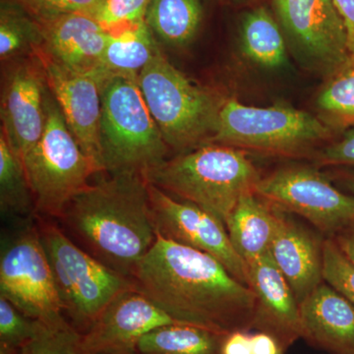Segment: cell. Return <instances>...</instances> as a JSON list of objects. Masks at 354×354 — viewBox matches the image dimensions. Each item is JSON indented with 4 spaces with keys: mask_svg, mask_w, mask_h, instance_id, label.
<instances>
[{
    "mask_svg": "<svg viewBox=\"0 0 354 354\" xmlns=\"http://www.w3.org/2000/svg\"><path fill=\"white\" fill-rule=\"evenodd\" d=\"M46 74V82L84 153L100 174L104 172L100 148L102 88L104 77L99 73L68 68L48 57L41 48L36 51Z\"/></svg>",
    "mask_w": 354,
    "mask_h": 354,
    "instance_id": "obj_14",
    "label": "cell"
},
{
    "mask_svg": "<svg viewBox=\"0 0 354 354\" xmlns=\"http://www.w3.org/2000/svg\"><path fill=\"white\" fill-rule=\"evenodd\" d=\"M145 21L124 28L122 32H111V38L102 60L104 76H131L138 78L156 53L160 50Z\"/></svg>",
    "mask_w": 354,
    "mask_h": 354,
    "instance_id": "obj_21",
    "label": "cell"
},
{
    "mask_svg": "<svg viewBox=\"0 0 354 354\" xmlns=\"http://www.w3.org/2000/svg\"><path fill=\"white\" fill-rule=\"evenodd\" d=\"M137 81L165 143L176 155L211 143L225 97L192 82L160 50Z\"/></svg>",
    "mask_w": 354,
    "mask_h": 354,
    "instance_id": "obj_4",
    "label": "cell"
},
{
    "mask_svg": "<svg viewBox=\"0 0 354 354\" xmlns=\"http://www.w3.org/2000/svg\"><path fill=\"white\" fill-rule=\"evenodd\" d=\"M261 178L246 151L215 143L177 153L145 174L147 183L201 207L225 225L242 195L255 191Z\"/></svg>",
    "mask_w": 354,
    "mask_h": 354,
    "instance_id": "obj_3",
    "label": "cell"
},
{
    "mask_svg": "<svg viewBox=\"0 0 354 354\" xmlns=\"http://www.w3.org/2000/svg\"><path fill=\"white\" fill-rule=\"evenodd\" d=\"M131 278L137 290L178 322L223 335L252 329L253 290L209 254L157 232Z\"/></svg>",
    "mask_w": 354,
    "mask_h": 354,
    "instance_id": "obj_1",
    "label": "cell"
},
{
    "mask_svg": "<svg viewBox=\"0 0 354 354\" xmlns=\"http://www.w3.org/2000/svg\"><path fill=\"white\" fill-rule=\"evenodd\" d=\"M323 279L354 306V264L328 237L324 241Z\"/></svg>",
    "mask_w": 354,
    "mask_h": 354,
    "instance_id": "obj_30",
    "label": "cell"
},
{
    "mask_svg": "<svg viewBox=\"0 0 354 354\" xmlns=\"http://www.w3.org/2000/svg\"><path fill=\"white\" fill-rule=\"evenodd\" d=\"M39 22L66 14L80 13L92 17L101 0H15Z\"/></svg>",
    "mask_w": 354,
    "mask_h": 354,
    "instance_id": "obj_32",
    "label": "cell"
},
{
    "mask_svg": "<svg viewBox=\"0 0 354 354\" xmlns=\"http://www.w3.org/2000/svg\"><path fill=\"white\" fill-rule=\"evenodd\" d=\"M225 335L189 324H171L151 330L137 344L139 354H221Z\"/></svg>",
    "mask_w": 354,
    "mask_h": 354,
    "instance_id": "obj_23",
    "label": "cell"
},
{
    "mask_svg": "<svg viewBox=\"0 0 354 354\" xmlns=\"http://www.w3.org/2000/svg\"><path fill=\"white\" fill-rule=\"evenodd\" d=\"M221 354H251V335L246 330H236L225 335Z\"/></svg>",
    "mask_w": 354,
    "mask_h": 354,
    "instance_id": "obj_34",
    "label": "cell"
},
{
    "mask_svg": "<svg viewBox=\"0 0 354 354\" xmlns=\"http://www.w3.org/2000/svg\"><path fill=\"white\" fill-rule=\"evenodd\" d=\"M255 295L252 329L271 335L283 351L302 337L299 304L270 253L248 264Z\"/></svg>",
    "mask_w": 354,
    "mask_h": 354,
    "instance_id": "obj_16",
    "label": "cell"
},
{
    "mask_svg": "<svg viewBox=\"0 0 354 354\" xmlns=\"http://www.w3.org/2000/svg\"><path fill=\"white\" fill-rule=\"evenodd\" d=\"M46 74L36 53L10 60L1 88V131L16 155L24 160L46 127Z\"/></svg>",
    "mask_w": 354,
    "mask_h": 354,
    "instance_id": "obj_13",
    "label": "cell"
},
{
    "mask_svg": "<svg viewBox=\"0 0 354 354\" xmlns=\"http://www.w3.org/2000/svg\"><path fill=\"white\" fill-rule=\"evenodd\" d=\"M39 23L43 31L41 48L48 57L68 68L104 76L102 55L111 32L97 20L74 13Z\"/></svg>",
    "mask_w": 354,
    "mask_h": 354,
    "instance_id": "obj_18",
    "label": "cell"
},
{
    "mask_svg": "<svg viewBox=\"0 0 354 354\" xmlns=\"http://www.w3.org/2000/svg\"><path fill=\"white\" fill-rule=\"evenodd\" d=\"M0 208L6 216H29L35 208L34 196L24 164L0 131Z\"/></svg>",
    "mask_w": 354,
    "mask_h": 354,
    "instance_id": "obj_27",
    "label": "cell"
},
{
    "mask_svg": "<svg viewBox=\"0 0 354 354\" xmlns=\"http://www.w3.org/2000/svg\"><path fill=\"white\" fill-rule=\"evenodd\" d=\"M241 46L251 62L265 68H279L286 62L283 32L265 7H258L246 14L242 22Z\"/></svg>",
    "mask_w": 354,
    "mask_h": 354,
    "instance_id": "obj_24",
    "label": "cell"
},
{
    "mask_svg": "<svg viewBox=\"0 0 354 354\" xmlns=\"http://www.w3.org/2000/svg\"><path fill=\"white\" fill-rule=\"evenodd\" d=\"M298 57L325 78L349 55L346 25L333 0H274Z\"/></svg>",
    "mask_w": 354,
    "mask_h": 354,
    "instance_id": "obj_11",
    "label": "cell"
},
{
    "mask_svg": "<svg viewBox=\"0 0 354 354\" xmlns=\"http://www.w3.org/2000/svg\"><path fill=\"white\" fill-rule=\"evenodd\" d=\"M326 239L279 209L278 227L269 253L298 304L324 283L323 249Z\"/></svg>",
    "mask_w": 354,
    "mask_h": 354,
    "instance_id": "obj_17",
    "label": "cell"
},
{
    "mask_svg": "<svg viewBox=\"0 0 354 354\" xmlns=\"http://www.w3.org/2000/svg\"><path fill=\"white\" fill-rule=\"evenodd\" d=\"M81 334L65 320L57 324L43 323L38 334L16 354H78Z\"/></svg>",
    "mask_w": 354,
    "mask_h": 354,
    "instance_id": "obj_29",
    "label": "cell"
},
{
    "mask_svg": "<svg viewBox=\"0 0 354 354\" xmlns=\"http://www.w3.org/2000/svg\"><path fill=\"white\" fill-rule=\"evenodd\" d=\"M283 351L281 344L271 335L258 332L251 335V354H283Z\"/></svg>",
    "mask_w": 354,
    "mask_h": 354,
    "instance_id": "obj_35",
    "label": "cell"
},
{
    "mask_svg": "<svg viewBox=\"0 0 354 354\" xmlns=\"http://www.w3.org/2000/svg\"><path fill=\"white\" fill-rule=\"evenodd\" d=\"M137 77L109 76L102 88L100 148L104 172L145 174L167 160L169 146L153 120Z\"/></svg>",
    "mask_w": 354,
    "mask_h": 354,
    "instance_id": "obj_5",
    "label": "cell"
},
{
    "mask_svg": "<svg viewBox=\"0 0 354 354\" xmlns=\"http://www.w3.org/2000/svg\"><path fill=\"white\" fill-rule=\"evenodd\" d=\"M313 158L317 165L354 169V128L342 132L339 138L317 151Z\"/></svg>",
    "mask_w": 354,
    "mask_h": 354,
    "instance_id": "obj_33",
    "label": "cell"
},
{
    "mask_svg": "<svg viewBox=\"0 0 354 354\" xmlns=\"http://www.w3.org/2000/svg\"><path fill=\"white\" fill-rule=\"evenodd\" d=\"M339 183L354 196V171L342 174L339 177Z\"/></svg>",
    "mask_w": 354,
    "mask_h": 354,
    "instance_id": "obj_38",
    "label": "cell"
},
{
    "mask_svg": "<svg viewBox=\"0 0 354 354\" xmlns=\"http://www.w3.org/2000/svg\"><path fill=\"white\" fill-rule=\"evenodd\" d=\"M302 337L332 354H354V306L324 281L299 304Z\"/></svg>",
    "mask_w": 354,
    "mask_h": 354,
    "instance_id": "obj_19",
    "label": "cell"
},
{
    "mask_svg": "<svg viewBox=\"0 0 354 354\" xmlns=\"http://www.w3.org/2000/svg\"><path fill=\"white\" fill-rule=\"evenodd\" d=\"M151 0H101L92 17L109 32L145 21Z\"/></svg>",
    "mask_w": 354,
    "mask_h": 354,
    "instance_id": "obj_31",
    "label": "cell"
},
{
    "mask_svg": "<svg viewBox=\"0 0 354 354\" xmlns=\"http://www.w3.org/2000/svg\"><path fill=\"white\" fill-rule=\"evenodd\" d=\"M136 354H139V353H136Z\"/></svg>",
    "mask_w": 354,
    "mask_h": 354,
    "instance_id": "obj_39",
    "label": "cell"
},
{
    "mask_svg": "<svg viewBox=\"0 0 354 354\" xmlns=\"http://www.w3.org/2000/svg\"><path fill=\"white\" fill-rule=\"evenodd\" d=\"M342 252L354 264V225L333 237Z\"/></svg>",
    "mask_w": 354,
    "mask_h": 354,
    "instance_id": "obj_37",
    "label": "cell"
},
{
    "mask_svg": "<svg viewBox=\"0 0 354 354\" xmlns=\"http://www.w3.org/2000/svg\"><path fill=\"white\" fill-rule=\"evenodd\" d=\"M38 230L64 312L79 327L87 330L114 298L134 288L131 278L77 245L55 223L41 221Z\"/></svg>",
    "mask_w": 354,
    "mask_h": 354,
    "instance_id": "obj_8",
    "label": "cell"
},
{
    "mask_svg": "<svg viewBox=\"0 0 354 354\" xmlns=\"http://www.w3.org/2000/svg\"><path fill=\"white\" fill-rule=\"evenodd\" d=\"M109 176L74 197L62 218L94 257L131 278L157 239L149 183L140 174Z\"/></svg>",
    "mask_w": 354,
    "mask_h": 354,
    "instance_id": "obj_2",
    "label": "cell"
},
{
    "mask_svg": "<svg viewBox=\"0 0 354 354\" xmlns=\"http://www.w3.org/2000/svg\"><path fill=\"white\" fill-rule=\"evenodd\" d=\"M334 132L318 116L277 106L260 108L227 99L218 116V127L211 143L272 157H314Z\"/></svg>",
    "mask_w": 354,
    "mask_h": 354,
    "instance_id": "obj_6",
    "label": "cell"
},
{
    "mask_svg": "<svg viewBox=\"0 0 354 354\" xmlns=\"http://www.w3.org/2000/svg\"><path fill=\"white\" fill-rule=\"evenodd\" d=\"M255 193L286 213L308 221L324 236L333 239L354 225V196L337 189L311 165L290 164L262 176Z\"/></svg>",
    "mask_w": 354,
    "mask_h": 354,
    "instance_id": "obj_9",
    "label": "cell"
},
{
    "mask_svg": "<svg viewBox=\"0 0 354 354\" xmlns=\"http://www.w3.org/2000/svg\"><path fill=\"white\" fill-rule=\"evenodd\" d=\"M43 322L26 316L0 297V354H16L35 337Z\"/></svg>",
    "mask_w": 354,
    "mask_h": 354,
    "instance_id": "obj_28",
    "label": "cell"
},
{
    "mask_svg": "<svg viewBox=\"0 0 354 354\" xmlns=\"http://www.w3.org/2000/svg\"><path fill=\"white\" fill-rule=\"evenodd\" d=\"M177 323L134 286L114 298L81 334L78 354H136L144 335Z\"/></svg>",
    "mask_w": 354,
    "mask_h": 354,
    "instance_id": "obj_15",
    "label": "cell"
},
{
    "mask_svg": "<svg viewBox=\"0 0 354 354\" xmlns=\"http://www.w3.org/2000/svg\"><path fill=\"white\" fill-rule=\"evenodd\" d=\"M46 113L43 135L23 164L36 211L62 218L70 202L90 185V177L100 172L72 134L50 88Z\"/></svg>",
    "mask_w": 354,
    "mask_h": 354,
    "instance_id": "obj_7",
    "label": "cell"
},
{
    "mask_svg": "<svg viewBox=\"0 0 354 354\" xmlns=\"http://www.w3.org/2000/svg\"><path fill=\"white\" fill-rule=\"evenodd\" d=\"M149 194L158 234L213 256L235 279L249 286L248 265L235 251L223 221L150 183Z\"/></svg>",
    "mask_w": 354,
    "mask_h": 354,
    "instance_id": "obj_12",
    "label": "cell"
},
{
    "mask_svg": "<svg viewBox=\"0 0 354 354\" xmlns=\"http://www.w3.org/2000/svg\"><path fill=\"white\" fill-rule=\"evenodd\" d=\"M203 14L202 0H151L145 22L156 39L183 48L196 38Z\"/></svg>",
    "mask_w": 354,
    "mask_h": 354,
    "instance_id": "obj_22",
    "label": "cell"
},
{
    "mask_svg": "<svg viewBox=\"0 0 354 354\" xmlns=\"http://www.w3.org/2000/svg\"><path fill=\"white\" fill-rule=\"evenodd\" d=\"M318 118L333 130L354 128V53L326 78L316 99Z\"/></svg>",
    "mask_w": 354,
    "mask_h": 354,
    "instance_id": "obj_25",
    "label": "cell"
},
{
    "mask_svg": "<svg viewBox=\"0 0 354 354\" xmlns=\"http://www.w3.org/2000/svg\"><path fill=\"white\" fill-rule=\"evenodd\" d=\"M0 297L34 320L65 321L64 304L38 227L27 225L2 241Z\"/></svg>",
    "mask_w": 354,
    "mask_h": 354,
    "instance_id": "obj_10",
    "label": "cell"
},
{
    "mask_svg": "<svg viewBox=\"0 0 354 354\" xmlns=\"http://www.w3.org/2000/svg\"><path fill=\"white\" fill-rule=\"evenodd\" d=\"M279 214V208L251 191L242 195L228 216L225 221L228 236L247 265L270 252Z\"/></svg>",
    "mask_w": 354,
    "mask_h": 354,
    "instance_id": "obj_20",
    "label": "cell"
},
{
    "mask_svg": "<svg viewBox=\"0 0 354 354\" xmlns=\"http://www.w3.org/2000/svg\"><path fill=\"white\" fill-rule=\"evenodd\" d=\"M346 25L349 53H354V0H333Z\"/></svg>",
    "mask_w": 354,
    "mask_h": 354,
    "instance_id": "obj_36",
    "label": "cell"
},
{
    "mask_svg": "<svg viewBox=\"0 0 354 354\" xmlns=\"http://www.w3.org/2000/svg\"><path fill=\"white\" fill-rule=\"evenodd\" d=\"M43 46L38 21L15 0L0 1V58L2 62L34 55Z\"/></svg>",
    "mask_w": 354,
    "mask_h": 354,
    "instance_id": "obj_26",
    "label": "cell"
}]
</instances>
